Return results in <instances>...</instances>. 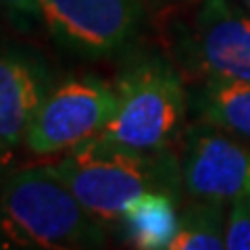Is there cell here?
<instances>
[{
    "mask_svg": "<svg viewBox=\"0 0 250 250\" xmlns=\"http://www.w3.org/2000/svg\"><path fill=\"white\" fill-rule=\"evenodd\" d=\"M225 248L250 250V194L229 202Z\"/></svg>",
    "mask_w": 250,
    "mask_h": 250,
    "instance_id": "cell-12",
    "label": "cell"
},
{
    "mask_svg": "<svg viewBox=\"0 0 250 250\" xmlns=\"http://www.w3.org/2000/svg\"><path fill=\"white\" fill-rule=\"evenodd\" d=\"M0 6L19 23H29L40 19V4L38 0H0Z\"/></svg>",
    "mask_w": 250,
    "mask_h": 250,
    "instance_id": "cell-13",
    "label": "cell"
},
{
    "mask_svg": "<svg viewBox=\"0 0 250 250\" xmlns=\"http://www.w3.org/2000/svg\"><path fill=\"white\" fill-rule=\"evenodd\" d=\"M190 111L196 121L210 123L250 142V83L200 80L190 90Z\"/></svg>",
    "mask_w": 250,
    "mask_h": 250,
    "instance_id": "cell-10",
    "label": "cell"
},
{
    "mask_svg": "<svg viewBox=\"0 0 250 250\" xmlns=\"http://www.w3.org/2000/svg\"><path fill=\"white\" fill-rule=\"evenodd\" d=\"M13 159H15V148L11 144H6L0 138V188L6 182V177L13 173Z\"/></svg>",
    "mask_w": 250,
    "mask_h": 250,
    "instance_id": "cell-14",
    "label": "cell"
},
{
    "mask_svg": "<svg viewBox=\"0 0 250 250\" xmlns=\"http://www.w3.org/2000/svg\"><path fill=\"white\" fill-rule=\"evenodd\" d=\"M117 111L113 82L94 73L69 75L54 82L31 119L25 146L38 156L71 150L103 134Z\"/></svg>",
    "mask_w": 250,
    "mask_h": 250,
    "instance_id": "cell-5",
    "label": "cell"
},
{
    "mask_svg": "<svg viewBox=\"0 0 250 250\" xmlns=\"http://www.w3.org/2000/svg\"><path fill=\"white\" fill-rule=\"evenodd\" d=\"M104 242V225L48 165L13 171L0 188V246L82 250L100 248Z\"/></svg>",
    "mask_w": 250,
    "mask_h": 250,
    "instance_id": "cell-2",
    "label": "cell"
},
{
    "mask_svg": "<svg viewBox=\"0 0 250 250\" xmlns=\"http://www.w3.org/2000/svg\"><path fill=\"white\" fill-rule=\"evenodd\" d=\"M54 77L40 52L0 44V138L13 148L25 142L38 106Z\"/></svg>",
    "mask_w": 250,
    "mask_h": 250,
    "instance_id": "cell-8",
    "label": "cell"
},
{
    "mask_svg": "<svg viewBox=\"0 0 250 250\" xmlns=\"http://www.w3.org/2000/svg\"><path fill=\"white\" fill-rule=\"evenodd\" d=\"M240 2H242V4H244V6H246V9H250V0H240Z\"/></svg>",
    "mask_w": 250,
    "mask_h": 250,
    "instance_id": "cell-15",
    "label": "cell"
},
{
    "mask_svg": "<svg viewBox=\"0 0 250 250\" xmlns=\"http://www.w3.org/2000/svg\"><path fill=\"white\" fill-rule=\"evenodd\" d=\"M175 57L200 80L250 83V9L240 0H200L175 27Z\"/></svg>",
    "mask_w": 250,
    "mask_h": 250,
    "instance_id": "cell-4",
    "label": "cell"
},
{
    "mask_svg": "<svg viewBox=\"0 0 250 250\" xmlns=\"http://www.w3.org/2000/svg\"><path fill=\"white\" fill-rule=\"evenodd\" d=\"M48 167L103 225L119 223L129 202L148 190L184 192L179 156L171 148L138 150L96 136Z\"/></svg>",
    "mask_w": 250,
    "mask_h": 250,
    "instance_id": "cell-1",
    "label": "cell"
},
{
    "mask_svg": "<svg viewBox=\"0 0 250 250\" xmlns=\"http://www.w3.org/2000/svg\"><path fill=\"white\" fill-rule=\"evenodd\" d=\"M54 44L92 61L123 57L144 29L142 0H38Z\"/></svg>",
    "mask_w": 250,
    "mask_h": 250,
    "instance_id": "cell-6",
    "label": "cell"
},
{
    "mask_svg": "<svg viewBox=\"0 0 250 250\" xmlns=\"http://www.w3.org/2000/svg\"><path fill=\"white\" fill-rule=\"evenodd\" d=\"M182 186L190 198H217L231 202L250 194V142L194 121L182 140Z\"/></svg>",
    "mask_w": 250,
    "mask_h": 250,
    "instance_id": "cell-7",
    "label": "cell"
},
{
    "mask_svg": "<svg viewBox=\"0 0 250 250\" xmlns=\"http://www.w3.org/2000/svg\"><path fill=\"white\" fill-rule=\"evenodd\" d=\"M179 196L165 190H148L127 205L121 225L131 246L169 250L179 223Z\"/></svg>",
    "mask_w": 250,
    "mask_h": 250,
    "instance_id": "cell-9",
    "label": "cell"
},
{
    "mask_svg": "<svg viewBox=\"0 0 250 250\" xmlns=\"http://www.w3.org/2000/svg\"><path fill=\"white\" fill-rule=\"evenodd\" d=\"M0 9H2V6H0Z\"/></svg>",
    "mask_w": 250,
    "mask_h": 250,
    "instance_id": "cell-16",
    "label": "cell"
},
{
    "mask_svg": "<svg viewBox=\"0 0 250 250\" xmlns=\"http://www.w3.org/2000/svg\"><path fill=\"white\" fill-rule=\"evenodd\" d=\"M117 111L100 138L138 150H165L182 136L190 90L167 54L131 48L115 77Z\"/></svg>",
    "mask_w": 250,
    "mask_h": 250,
    "instance_id": "cell-3",
    "label": "cell"
},
{
    "mask_svg": "<svg viewBox=\"0 0 250 250\" xmlns=\"http://www.w3.org/2000/svg\"><path fill=\"white\" fill-rule=\"evenodd\" d=\"M229 202L192 198L179 210V223L169 250H221L228 236Z\"/></svg>",
    "mask_w": 250,
    "mask_h": 250,
    "instance_id": "cell-11",
    "label": "cell"
}]
</instances>
